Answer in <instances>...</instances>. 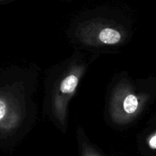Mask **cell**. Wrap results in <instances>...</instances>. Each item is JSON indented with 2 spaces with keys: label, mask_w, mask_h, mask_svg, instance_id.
Listing matches in <instances>:
<instances>
[{
  "label": "cell",
  "mask_w": 156,
  "mask_h": 156,
  "mask_svg": "<svg viewBox=\"0 0 156 156\" xmlns=\"http://www.w3.org/2000/svg\"><path fill=\"white\" fill-rule=\"evenodd\" d=\"M77 78L73 75H70L66 77L61 83V90L64 94L72 93L76 88L77 84Z\"/></svg>",
  "instance_id": "2"
},
{
  "label": "cell",
  "mask_w": 156,
  "mask_h": 156,
  "mask_svg": "<svg viewBox=\"0 0 156 156\" xmlns=\"http://www.w3.org/2000/svg\"><path fill=\"white\" fill-rule=\"evenodd\" d=\"M148 144H149L150 148H152V149H156V133L150 139Z\"/></svg>",
  "instance_id": "5"
},
{
  "label": "cell",
  "mask_w": 156,
  "mask_h": 156,
  "mask_svg": "<svg viewBox=\"0 0 156 156\" xmlns=\"http://www.w3.org/2000/svg\"><path fill=\"white\" fill-rule=\"evenodd\" d=\"M7 107L6 103L3 100H0V122L4 119L5 114H6Z\"/></svg>",
  "instance_id": "4"
},
{
  "label": "cell",
  "mask_w": 156,
  "mask_h": 156,
  "mask_svg": "<svg viewBox=\"0 0 156 156\" xmlns=\"http://www.w3.org/2000/svg\"><path fill=\"white\" fill-rule=\"evenodd\" d=\"M120 38V34L112 28H105L100 34V41L106 44H115L118 42Z\"/></svg>",
  "instance_id": "1"
},
{
  "label": "cell",
  "mask_w": 156,
  "mask_h": 156,
  "mask_svg": "<svg viewBox=\"0 0 156 156\" xmlns=\"http://www.w3.org/2000/svg\"><path fill=\"white\" fill-rule=\"evenodd\" d=\"M124 109L127 113H133L138 107V100L135 96L129 95L126 97L123 103Z\"/></svg>",
  "instance_id": "3"
}]
</instances>
